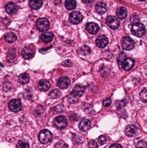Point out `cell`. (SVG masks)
I'll use <instances>...</instances> for the list:
<instances>
[{"instance_id": "1", "label": "cell", "mask_w": 147, "mask_h": 148, "mask_svg": "<svg viewBox=\"0 0 147 148\" xmlns=\"http://www.w3.org/2000/svg\"><path fill=\"white\" fill-rule=\"evenodd\" d=\"M85 88L81 85H77L69 95V101L70 102L76 103L78 101L84 92Z\"/></svg>"}, {"instance_id": "2", "label": "cell", "mask_w": 147, "mask_h": 148, "mask_svg": "<svg viewBox=\"0 0 147 148\" xmlns=\"http://www.w3.org/2000/svg\"><path fill=\"white\" fill-rule=\"evenodd\" d=\"M52 133L48 130L44 129L41 130L39 133L38 139L42 144H46L52 140Z\"/></svg>"}, {"instance_id": "3", "label": "cell", "mask_w": 147, "mask_h": 148, "mask_svg": "<svg viewBox=\"0 0 147 148\" xmlns=\"http://www.w3.org/2000/svg\"><path fill=\"white\" fill-rule=\"evenodd\" d=\"M131 32L135 36L142 37L146 33V28L142 23H136L132 26Z\"/></svg>"}, {"instance_id": "4", "label": "cell", "mask_w": 147, "mask_h": 148, "mask_svg": "<svg viewBox=\"0 0 147 148\" xmlns=\"http://www.w3.org/2000/svg\"><path fill=\"white\" fill-rule=\"evenodd\" d=\"M53 124L54 127L60 130L64 129L67 126V119L63 116H59L54 119Z\"/></svg>"}, {"instance_id": "5", "label": "cell", "mask_w": 147, "mask_h": 148, "mask_svg": "<svg viewBox=\"0 0 147 148\" xmlns=\"http://www.w3.org/2000/svg\"><path fill=\"white\" fill-rule=\"evenodd\" d=\"M49 21L45 18H39L36 22V27L40 32L47 31L49 29Z\"/></svg>"}, {"instance_id": "6", "label": "cell", "mask_w": 147, "mask_h": 148, "mask_svg": "<svg viewBox=\"0 0 147 148\" xmlns=\"http://www.w3.org/2000/svg\"><path fill=\"white\" fill-rule=\"evenodd\" d=\"M122 45L124 50L129 51L132 50L133 48L135 42L130 37L126 36L123 38L122 40Z\"/></svg>"}, {"instance_id": "7", "label": "cell", "mask_w": 147, "mask_h": 148, "mask_svg": "<svg viewBox=\"0 0 147 148\" xmlns=\"http://www.w3.org/2000/svg\"><path fill=\"white\" fill-rule=\"evenodd\" d=\"M70 21L73 24H77L80 23L83 19V16L80 13L77 11H73L69 16Z\"/></svg>"}, {"instance_id": "8", "label": "cell", "mask_w": 147, "mask_h": 148, "mask_svg": "<svg viewBox=\"0 0 147 148\" xmlns=\"http://www.w3.org/2000/svg\"><path fill=\"white\" fill-rule=\"evenodd\" d=\"M9 110L14 112H18L22 108L21 102L18 99H13L8 103Z\"/></svg>"}, {"instance_id": "9", "label": "cell", "mask_w": 147, "mask_h": 148, "mask_svg": "<svg viewBox=\"0 0 147 148\" xmlns=\"http://www.w3.org/2000/svg\"><path fill=\"white\" fill-rule=\"evenodd\" d=\"M107 25L112 29H116L120 26V23L116 17L113 16H108L106 20Z\"/></svg>"}, {"instance_id": "10", "label": "cell", "mask_w": 147, "mask_h": 148, "mask_svg": "<svg viewBox=\"0 0 147 148\" xmlns=\"http://www.w3.org/2000/svg\"><path fill=\"white\" fill-rule=\"evenodd\" d=\"M21 54L23 59L29 60L33 57L34 52L33 49L30 47H26L22 50Z\"/></svg>"}, {"instance_id": "11", "label": "cell", "mask_w": 147, "mask_h": 148, "mask_svg": "<svg viewBox=\"0 0 147 148\" xmlns=\"http://www.w3.org/2000/svg\"><path fill=\"white\" fill-rule=\"evenodd\" d=\"M86 29L91 34H96L98 32L99 27L97 23L94 22H89L86 24Z\"/></svg>"}, {"instance_id": "12", "label": "cell", "mask_w": 147, "mask_h": 148, "mask_svg": "<svg viewBox=\"0 0 147 148\" xmlns=\"http://www.w3.org/2000/svg\"><path fill=\"white\" fill-rule=\"evenodd\" d=\"M108 43V40L105 36L102 35L98 37L96 40V44L98 47L104 48Z\"/></svg>"}, {"instance_id": "13", "label": "cell", "mask_w": 147, "mask_h": 148, "mask_svg": "<svg viewBox=\"0 0 147 148\" xmlns=\"http://www.w3.org/2000/svg\"><path fill=\"white\" fill-rule=\"evenodd\" d=\"M135 62L134 60L132 58L126 59L122 64L123 69L125 71H129L133 67Z\"/></svg>"}, {"instance_id": "14", "label": "cell", "mask_w": 147, "mask_h": 148, "mask_svg": "<svg viewBox=\"0 0 147 148\" xmlns=\"http://www.w3.org/2000/svg\"><path fill=\"white\" fill-rule=\"evenodd\" d=\"M70 84V81L66 77H62L58 79V84L60 88L65 89L67 88Z\"/></svg>"}, {"instance_id": "15", "label": "cell", "mask_w": 147, "mask_h": 148, "mask_svg": "<svg viewBox=\"0 0 147 148\" xmlns=\"http://www.w3.org/2000/svg\"><path fill=\"white\" fill-rule=\"evenodd\" d=\"M90 127V121L89 120L87 119H84L82 120L79 125V130L82 132H84L89 130Z\"/></svg>"}, {"instance_id": "16", "label": "cell", "mask_w": 147, "mask_h": 148, "mask_svg": "<svg viewBox=\"0 0 147 148\" xmlns=\"http://www.w3.org/2000/svg\"><path fill=\"white\" fill-rule=\"evenodd\" d=\"M5 9L7 13L10 15L14 14L18 11L17 6L12 2L9 3L6 5Z\"/></svg>"}, {"instance_id": "17", "label": "cell", "mask_w": 147, "mask_h": 148, "mask_svg": "<svg viewBox=\"0 0 147 148\" xmlns=\"http://www.w3.org/2000/svg\"><path fill=\"white\" fill-rule=\"evenodd\" d=\"M38 88L41 91H47L50 89V83L46 79H42L39 82Z\"/></svg>"}, {"instance_id": "18", "label": "cell", "mask_w": 147, "mask_h": 148, "mask_svg": "<svg viewBox=\"0 0 147 148\" xmlns=\"http://www.w3.org/2000/svg\"><path fill=\"white\" fill-rule=\"evenodd\" d=\"M108 7L106 3L104 2H98L96 4L95 9L100 14H103L108 10Z\"/></svg>"}, {"instance_id": "19", "label": "cell", "mask_w": 147, "mask_h": 148, "mask_svg": "<svg viewBox=\"0 0 147 148\" xmlns=\"http://www.w3.org/2000/svg\"><path fill=\"white\" fill-rule=\"evenodd\" d=\"M54 36L51 32H46L43 33L41 36V39L42 41L45 43H49L52 41Z\"/></svg>"}, {"instance_id": "20", "label": "cell", "mask_w": 147, "mask_h": 148, "mask_svg": "<svg viewBox=\"0 0 147 148\" xmlns=\"http://www.w3.org/2000/svg\"><path fill=\"white\" fill-rule=\"evenodd\" d=\"M43 3L41 0H31L29 5L32 9L37 10L41 8Z\"/></svg>"}, {"instance_id": "21", "label": "cell", "mask_w": 147, "mask_h": 148, "mask_svg": "<svg viewBox=\"0 0 147 148\" xmlns=\"http://www.w3.org/2000/svg\"><path fill=\"white\" fill-rule=\"evenodd\" d=\"M116 14L117 17L121 20L125 19L127 15V9L123 7H121L118 8L117 10Z\"/></svg>"}, {"instance_id": "22", "label": "cell", "mask_w": 147, "mask_h": 148, "mask_svg": "<svg viewBox=\"0 0 147 148\" xmlns=\"http://www.w3.org/2000/svg\"><path fill=\"white\" fill-rule=\"evenodd\" d=\"M137 132V128L134 125H131L127 126L125 130L126 134L129 137L134 136Z\"/></svg>"}, {"instance_id": "23", "label": "cell", "mask_w": 147, "mask_h": 148, "mask_svg": "<svg viewBox=\"0 0 147 148\" xmlns=\"http://www.w3.org/2000/svg\"><path fill=\"white\" fill-rule=\"evenodd\" d=\"M4 38L7 42L9 43H13L16 40L17 36L12 32H8L4 34Z\"/></svg>"}, {"instance_id": "24", "label": "cell", "mask_w": 147, "mask_h": 148, "mask_svg": "<svg viewBox=\"0 0 147 148\" xmlns=\"http://www.w3.org/2000/svg\"><path fill=\"white\" fill-rule=\"evenodd\" d=\"M29 75L26 73H23L19 76V82L22 84H27L29 82Z\"/></svg>"}, {"instance_id": "25", "label": "cell", "mask_w": 147, "mask_h": 148, "mask_svg": "<svg viewBox=\"0 0 147 148\" xmlns=\"http://www.w3.org/2000/svg\"><path fill=\"white\" fill-rule=\"evenodd\" d=\"M66 8L69 10L74 9L77 6V2L75 0H66L65 3Z\"/></svg>"}, {"instance_id": "26", "label": "cell", "mask_w": 147, "mask_h": 148, "mask_svg": "<svg viewBox=\"0 0 147 148\" xmlns=\"http://www.w3.org/2000/svg\"><path fill=\"white\" fill-rule=\"evenodd\" d=\"M91 52L90 48L86 45L82 46L79 49V53L82 55L85 56L89 54Z\"/></svg>"}, {"instance_id": "27", "label": "cell", "mask_w": 147, "mask_h": 148, "mask_svg": "<svg viewBox=\"0 0 147 148\" xmlns=\"http://www.w3.org/2000/svg\"><path fill=\"white\" fill-rule=\"evenodd\" d=\"M61 95V92L58 89H54L51 91L49 94V96L53 99L59 98Z\"/></svg>"}, {"instance_id": "28", "label": "cell", "mask_w": 147, "mask_h": 148, "mask_svg": "<svg viewBox=\"0 0 147 148\" xmlns=\"http://www.w3.org/2000/svg\"><path fill=\"white\" fill-rule=\"evenodd\" d=\"M141 100L143 102L147 103V88L144 89L140 94Z\"/></svg>"}, {"instance_id": "29", "label": "cell", "mask_w": 147, "mask_h": 148, "mask_svg": "<svg viewBox=\"0 0 147 148\" xmlns=\"http://www.w3.org/2000/svg\"><path fill=\"white\" fill-rule=\"evenodd\" d=\"M126 59V55L124 53H121L118 56L117 58V61L118 64L121 65Z\"/></svg>"}, {"instance_id": "30", "label": "cell", "mask_w": 147, "mask_h": 148, "mask_svg": "<svg viewBox=\"0 0 147 148\" xmlns=\"http://www.w3.org/2000/svg\"><path fill=\"white\" fill-rule=\"evenodd\" d=\"M16 148H29V145L26 142L20 141L16 145Z\"/></svg>"}, {"instance_id": "31", "label": "cell", "mask_w": 147, "mask_h": 148, "mask_svg": "<svg viewBox=\"0 0 147 148\" xmlns=\"http://www.w3.org/2000/svg\"><path fill=\"white\" fill-rule=\"evenodd\" d=\"M98 141L101 145H104L107 142V137L104 135H102L99 136Z\"/></svg>"}, {"instance_id": "32", "label": "cell", "mask_w": 147, "mask_h": 148, "mask_svg": "<svg viewBox=\"0 0 147 148\" xmlns=\"http://www.w3.org/2000/svg\"><path fill=\"white\" fill-rule=\"evenodd\" d=\"M89 148H98V145L97 143L94 140L90 141L88 144Z\"/></svg>"}, {"instance_id": "33", "label": "cell", "mask_w": 147, "mask_h": 148, "mask_svg": "<svg viewBox=\"0 0 147 148\" xmlns=\"http://www.w3.org/2000/svg\"><path fill=\"white\" fill-rule=\"evenodd\" d=\"M137 148H147V144L144 141H140L137 144Z\"/></svg>"}, {"instance_id": "34", "label": "cell", "mask_w": 147, "mask_h": 148, "mask_svg": "<svg viewBox=\"0 0 147 148\" xmlns=\"http://www.w3.org/2000/svg\"><path fill=\"white\" fill-rule=\"evenodd\" d=\"M111 100L110 98H106L103 101V105L104 107H108L111 104Z\"/></svg>"}, {"instance_id": "35", "label": "cell", "mask_w": 147, "mask_h": 148, "mask_svg": "<svg viewBox=\"0 0 147 148\" xmlns=\"http://www.w3.org/2000/svg\"><path fill=\"white\" fill-rule=\"evenodd\" d=\"M63 65L65 66H71L72 63L70 60H66L63 62Z\"/></svg>"}, {"instance_id": "36", "label": "cell", "mask_w": 147, "mask_h": 148, "mask_svg": "<svg viewBox=\"0 0 147 148\" xmlns=\"http://www.w3.org/2000/svg\"><path fill=\"white\" fill-rule=\"evenodd\" d=\"M109 148H122V146L120 144H114L110 146Z\"/></svg>"}, {"instance_id": "37", "label": "cell", "mask_w": 147, "mask_h": 148, "mask_svg": "<svg viewBox=\"0 0 147 148\" xmlns=\"http://www.w3.org/2000/svg\"><path fill=\"white\" fill-rule=\"evenodd\" d=\"M10 84H8V83H6L4 84V90H5L7 88V90H9L10 89V88H11V86H10Z\"/></svg>"}, {"instance_id": "38", "label": "cell", "mask_w": 147, "mask_h": 148, "mask_svg": "<svg viewBox=\"0 0 147 148\" xmlns=\"http://www.w3.org/2000/svg\"><path fill=\"white\" fill-rule=\"evenodd\" d=\"M82 1L84 3H89L93 2L94 0H82Z\"/></svg>"}, {"instance_id": "39", "label": "cell", "mask_w": 147, "mask_h": 148, "mask_svg": "<svg viewBox=\"0 0 147 148\" xmlns=\"http://www.w3.org/2000/svg\"><path fill=\"white\" fill-rule=\"evenodd\" d=\"M139 1H145V0H139Z\"/></svg>"}]
</instances>
